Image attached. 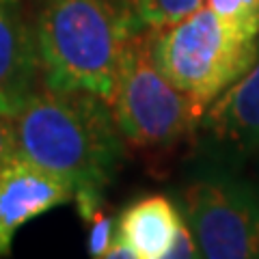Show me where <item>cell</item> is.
<instances>
[{
  "mask_svg": "<svg viewBox=\"0 0 259 259\" xmlns=\"http://www.w3.org/2000/svg\"><path fill=\"white\" fill-rule=\"evenodd\" d=\"M18 156L71 188L104 190L123 160V136L102 97L87 91H35L13 117Z\"/></svg>",
  "mask_w": 259,
  "mask_h": 259,
  "instance_id": "cell-1",
  "label": "cell"
},
{
  "mask_svg": "<svg viewBox=\"0 0 259 259\" xmlns=\"http://www.w3.org/2000/svg\"><path fill=\"white\" fill-rule=\"evenodd\" d=\"M32 30L44 87L110 104L123 52L143 24L130 0H41Z\"/></svg>",
  "mask_w": 259,
  "mask_h": 259,
  "instance_id": "cell-2",
  "label": "cell"
},
{
  "mask_svg": "<svg viewBox=\"0 0 259 259\" xmlns=\"http://www.w3.org/2000/svg\"><path fill=\"white\" fill-rule=\"evenodd\" d=\"M147 41L162 74L203 106L244 76L259 52L255 39L236 37L207 7L173 26L147 28Z\"/></svg>",
  "mask_w": 259,
  "mask_h": 259,
  "instance_id": "cell-3",
  "label": "cell"
},
{
  "mask_svg": "<svg viewBox=\"0 0 259 259\" xmlns=\"http://www.w3.org/2000/svg\"><path fill=\"white\" fill-rule=\"evenodd\" d=\"M110 110L121 136L139 147H171L199 130L207 106L180 91L151 59L147 32L127 44Z\"/></svg>",
  "mask_w": 259,
  "mask_h": 259,
  "instance_id": "cell-4",
  "label": "cell"
},
{
  "mask_svg": "<svg viewBox=\"0 0 259 259\" xmlns=\"http://www.w3.org/2000/svg\"><path fill=\"white\" fill-rule=\"evenodd\" d=\"M182 190V216L197 238L201 257H259V184L236 173V164L214 158Z\"/></svg>",
  "mask_w": 259,
  "mask_h": 259,
  "instance_id": "cell-5",
  "label": "cell"
},
{
  "mask_svg": "<svg viewBox=\"0 0 259 259\" xmlns=\"http://www.w3.org/2000/svg\"><path fill=\"white\" fill-rule=\"evenodd\" d=\"M71 199L74 188L67 182L15 156L0 171V257L9 255L24 225Z\"/></svg>",
  "mask_w": 259,
  "mask_h": 259,
  "instance_id": "cell-6",
  "label": "cell"
},
{
  "mask_svg": "<svg viewBox=\"0 0 259 259\" xmlns=\"http://www.w3.org/2000/svg\"><path fill=\"white\" fill-rule=\"evenodd\" d=\"M201 127L218 145L216 156L229 162L259 151V52L242 78L209 104Z\"/></svg>",
  "mask_w": 259,
  "mask_h": 259,
  "instance_id": "cell-7",
  "label": "cell"
},
{
  "mask_svg": "<svg viewBox=\"0 0 259 259\" xmlns=\"http://www.w3.org/2000/svg\"><path fill=\"white\" fill-rule=\"evenodd\" d=\"M39 80L35 30L22 0H0V112L18 115Z\"/></svg>",
  "mask_w": 259,
  "mask_h": 259,
  "instance_id": "cell-8",
  "label": "cell"
},
{
  "mask_svg": "<svg viewBox=\"0 0 259 259\" xmlns=\"http://www.w3.org/2000/svg\"><path fill=\"white\" fill-rule=\"evenodd\" d=\"M182 214L162 194H151L130 205L117 221V233L130 242L139 259H162L177 231Z\"/></svg>",
  "mask_w": 259,
  "mask_h": 259,
  "instance_id": "cell-9",
  "label": "cell"
},
{
  "mask_svg": "<svg viewBox=\"0 0 259 259\" xmlns=\"http://www.w3.org/2000/svg\"><path fill=\"white\" fill-rule=\"evenodd\" d=\"M143 28H166L203 7V0H130Z\"/></svg>",
  "mask_w": 259,
  "mask_h": 259,
  "instance_id": "cell-10",
  "label": "cell"
},
{
  "mask_svg": "<svg viewBox=\"0 0 259 259\" xmlns=\"http://www.w3.org/2000/svg\"><path fill=\"white\" fill-rule=\"evenodd\" d=\"M207 9L236 37H259V0H207Z\"/></svg>",
  "mask_w": 259,
  "mask_h": 259,
  "instance_id": "cell-11",
  "label": "cell"
},
{
  "mask_svg": "<svg viewBox=\"0 0 259 259\" xmlns=\"http://www.w3.org/2000/svg\"><path fill=\"white\" fill-rule=\"evenodd\" d=\"M89 225V255L91 257H104L106 255V250L110 246L112 238H115L117 233V221L112 216H106L100 209V212H95L91 218L87 221Z\"/></svg>",
  "mask_w": 259,
  "mask_h": 259,
  "instance_id": "cell-12",
  "label": "cell"
},
{
  "mask_svg": "<svg viewBox=\"0 0 259 259\" xmlns=\"http://www.w3.org/2000/svg\"><path fill=\"white\" fill-rule=\"evenodd\" d=\"M164 257H168V259H194V257H201L197 238H194L190 225L186 223L184 216H182L180 225H177V231H175V236L171 240V246H168Z\"/></svg>",
  "mask_w": 259,
  "mask_h": 259,
  "instance_id": "cell-13",
  "label": "cell"
},
{
  "mask_svg": "<svg viewBox=\"0 0 259 259\" xmlns=\"http://www.w3.org/2000/svg\"><path fill=\"white\" fill-rule=\"evenodd\" d=\"M18 156V141H15V123L13 117L0 112V171Z\"/></svg>",
  "mask_w": 259,
  "mask_h": 259,
  "instance_id": "cell-14",
  "label": "cell"
},
{
  "mask_svg": "<svg viewBox=\"0 0 259 259\" xmlns=\"http://www.w3.org/2000/svg\"><path fill=\"white\" fill-rule=\"evenodd\" d=\"M104 259H139V257H136V250L130 246V242L121 238L119 233H115Z\"/></svg>",
  "mask_w": 259,
  "mask_h": 259,
  "instance_id": "cell-15",
  "label": "cell"
}]
</instances>
